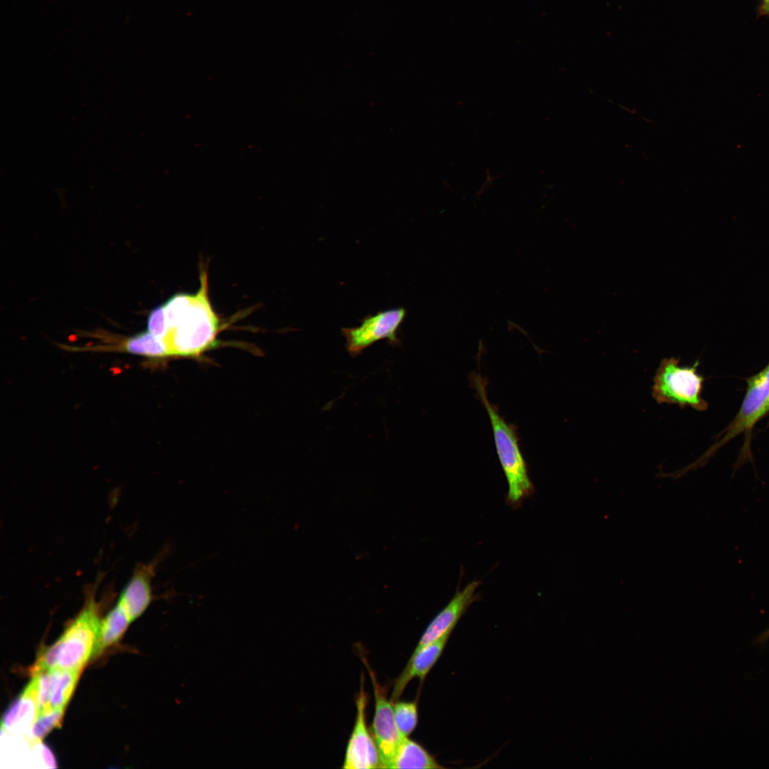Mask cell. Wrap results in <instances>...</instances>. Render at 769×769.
<instances>
[{
	"mask_svg": "<svg viewBox=\"0 0 769 769\" xmlns=\"http://www.w3.org/2000/svg\"><path fill=\"white\" fill-rule=\"evenodd\" d=\"M471 382L491 421L496 452L508 483L507 503L512 508H518L524 498L534 492V486L520 449L517 428L507 423L499 414L496 406L489 401L485 378L480 373L474 372Z\"/></svg>",
	"mask_w": 769,
	"mask_h": 769,
	"instance_id": "obj_1",
	"label": "cell"
},
{
	"mask_svg": "<svg viewBox=\"0 0 769 769\" xmlns=\"http://www.w3.org/2000/svg\"><path fill=\"white\" fill-rule=\"evenodd\" d=\"M95 590L86 596L85 605L59 639L38 656L45 669L81 671L93 656L101 621Z\"/></svg>",
	"mask_w": 769,
	"mask_h": 769,
	"instance_id": "obj_2",
	"label": "cell"
},
{
	"mask_svg": "<svg viewBox=\"0 0 769 769\" xmlns=\"http://www.w3.org/2000/svg\"><path fill=\"white\" fill-rule=\"evenodd\" d=\"M219 320L208 295L206 271L200 275V287L192 295L190 304L181 320L164 339L171 356H198L215 342Z\"/></svg>",
	"mask_w": 769,
	"mask_h": 769,
	"instance_id": "obj_3",
	"label": "cell"
},
{
	"mask_svg": "<svg viewBox=\"0 0 769 769\" xmlns=\"http://www.w3.org/2000/svg\"><path fill=\"white\" fill-rule=\"evenodd\" d=\"M698 365L696 361L691 367H681L679 358L663 359L654 377L653 398L659 404L706 410L708 404L701 397L704 379L697 373Z\"/></svg>",
	"mask_w": 769,
	"mask_h": 769,
	"instance_id": "obj_4",
	"label": "cell"
},
{
	"mask_svg": "<svg viewBox=\"0 0 769 769\" xmlns=\"http://www.w3.org/2000/svg\"><path fill=\"white\" fill-rule=\"evenodd\" d=\"M769 396V364L758 373L747 380L746 392L741 407L734 419L724 430V435L694 464H701L721 446L745 433L749 434L754 425L763 418V410Z\"/></svg>",
	"mask_w": 769,
	"mask_h": 769,
	"instance_id": "obj_5",
	"label": "cell"
},
{
	"mask_svg": "<svg viewBox=\"0 0 769 769\" xmlns=\"http://www.w3.org/2000/svg\"><path fill=\"white\" fill-rule=\"evenodd\" d=\"M405 315L404 308H391L367 315L358 327L342 328L341 332L347 352L352 356L358 355L381 340H387L392 345H399L397 333Z\"/></svg>",
	"mask_w": 769,
	"mask_h": 769,
	"instance_id": "obj_6",
	"label": "cell"
},
{
	"mask_svg": "<svg viewBox=\"0 0 769 769\" xmlns=\"http://www.w3.org/2000/svg\"><path fill=\"white\" fill-rule=\"evenodd\" d=\"M368 695L365 690L364 677H361L360 689L355 698L356 715L348 740L343 768H382L377 744L367 724L366 709Z\"/></svg>",
	"mask_w": 769,
	"mask_h": 769,
	"instance_id": "obj_7",
	"label": "cell"
},
{
	"mask_svg": "<svg viewBox=\"0 0 769 769\" xmlns=\"http://www.w3.org/2000/svg\"><path fill=\"white\" fill-rule=\"evenodd\" d=\"M360 656L368 671L373 687L375 713L371 732L379 750L382 768H387L403 737L397 727L393 702L387 699V689L380 684L375 671L362 653H360Z\"/></svg>",
	"mask_w": 769,
	"mask_h": 769,
	"instance_id": "obj_8",
	"label": "cell"
},
{
	"mask_svg": "<svg viewBox=\"0 0 769 769\" xmlns=\"http://www.w3.org/2000/svg\"><path fill=\"white\" fill-rule=\"evenodd\" d=\"M169 552L166 547L149 563L137 565L122 589L117 602L123 607L131 622L141 616L152 601V580L158 564Z\"/></svg>",
	"mask_w": 769,
	"mask_h": 769,
	"instance_id": "obj_9",
	"label": "cell"
},
{
	"mask_svg": "<svg viewBox=\"0 0 769 769\" xmlns=\"http://www.w3.org/2000/svg\"><path fill=\"white\" fill-rule=\"evenodd\" d=\"M480 585L481 582L475 580L468 583L462 590H456L449 602L429 624L413 653L418 652L449 631H453L470 605L478 600L476 590Z\"/></svg>",
	"mask_w": 769,
	"mask_h": 769,
	"instance_id": "obj_10",
	"label": "cell"
},
{
	"mask_svg": "<svg viewBox=\"0 0 769 769\" xmlns=\"http://www.w3.org/2000/svg\"><path fill=\"white\" fill-rule=\"evenodd\" d=\"M451 633L452 631H449L418 652L412 653L404 670L394 681L390 698L392 702L399 700L404 689L413 679L418 678L421 683L424 681L441 656Z\"/></svg>",
	"mask_w": 769,
	"mask_h": 769,
	"instance_id": "obj_11",
	"label": "cell"
},
{
	"mask_svg": "<svg viewBox=\"0 0 769 769\" xmlns=\"http://www.w3.org/2000/svg\"><path fill=\"white\" fill-rule=\"evenodd\" d=\"M37 714L36 691L31 680L19 696L6 711L2 721L1 729L8 731H21L33 725Z\"/></svg>",
	"mask_w": 769,
	"mask_h": 769,
	"instance_id": "obj_12",
	"label": "cell"
},
{
	"mask_svg": "<svg viewBox=\"0 0 769 769\" xmlns=\"http://www.w3.org/2000/svg\"><path fill=\"white\" fill-rule=\"evenodd\" d=\"M435 758L421 744L409 737H403L398 745L387 768L439 769Z\"/></svg>",
	"mask_w": 769,
	"mask_h": 769,
	"instance_id": "obj_13",
	"label": "cell"
},
{
	"mask_svg": "<svg viewBox=\"0 0 769 769\" xmlns=\"http://www.w3.org/2000/svg\"><path fill=\"white\" fill-rule=\"evenodd\" d=\"M132 622L123 607L116 602L114 607L101 620L93 656L100 654L107 647L117 642Z\"/></svg>",
	"mask_w": 769,
	"mask_h": 769,
	"instance_id": "obj_14",
	"label": "cell"
},
{
	"mask_svg": "<svg viewBox=\"0 0 769 769\" xmlns=\"http://www.w3.org/2000/svg\"><path fill=\"white\" fill-rule=\"evenodd\" d=\"M80 671L61 669H51V678L47 708L64 709L73 694Z\"/></svg>",
	"mask_w": 769,
	"mask_h": 769,
	"instance_id": "obj_15",
	"label": "cell"
},
{
	"mask_svg": "<svg viewBox=\"0 0 769 769\" xmlns=\"http://www.w3.org/2000/svg\"><path fill=\"white\" fill-rule=\"evenodd\" d=\"M121 348L129 353L152 358L171 357L165 340L155 336L148 330L127 339Z\"/></svg>",
	"mask_w": 769,
	"mask_h": 769,
	"instance_id": "obj_16",
	"label": "cell"
},
{
	"mask_svg": "<svg viewBox=\"0 0 769 769\" xmlns=\"http://www.w3.org/2000/svg\"><path fill=\"white\" fill-rule=\"evenodd\" d=\"M394 716L397 727L402 737H409L418 723L417 701L393 702Z\"/></svg>",
	"mask_w": 769,
	"mask_h": 769,
	"instance_id": "obj_17",
	"label": "cell"
},
{
	"mask_svg": "<svg viewBox=\"0 0 769 769\" xmlns=\"http://www.w3.org/2000/svg\"><path fill=\"white\" fill-rule=\"evenodd\" d=\"M64 709L46 708L37 713L31 726L36 741L43 738L51 730L61 723Z\"/></svg>",
	"mask_w": 769,
	"mask_h": 769,
	"instance_id": "obj_18",
	"label": "cell"
},
{
	"mask_svg": "<svg viewBox=\"0 0 769 769\" xmlns=\"http://www.w3.org/2000/svg\"><path fill=\"white\" fill-rule=\"evenodd\" d=\"M192 295L177 293L172 296L164 305L169 333L175 328L187 310Z\"/></svg>",
	"mask_w": 769,
	"mask_h": 769,
	"instance_id": "obj_19",
	"label": "cell"
},
{
	"mask_svg": "<svg viewBox=\"0 0 769 769\" xmlns=\"http://www.w3.org/2000/svg\"><path fill=\"white\" fill-rule=\"evenodd\" d=\"M147 329L150 333L159 338L164 340L167 336L169 328L163 305L154 308L149 314Z\"/></svg>",
	"mask_w": 769,
	"mask_h": 769,
	"instance_id": "obj_20",
	"label": "cell"
},
{
	"mask_svg": "<svg viewBox=\"0 0 769 769\" xmlns=\"http://www.w3.org/2000/svg\"><path fill=\"white\" fill-rule=\"evenodd\" d=\"M769 639V628L764 631L757 639L758 643H763Z\"/></svg>",
	"mask_w": 769,
	"mask_h": 769,
	"instance_id": "obj_21",
	"label": "cell"
},
{
	"mask_svg": "<svg viewBox=\"0 0 769 769\" xmlns=\"http://www.w3.org/2000/svg\"><path fill=\"white\" fill-rule=\"evenodd\" d=\"M769 412V396L767 399L766 403L763 410V417Z\"/></svg>",
	"mask_w": 769,
	"mask_h": 769,
	"instance_id": "obj_22",
	"label": "cell"
},
{
	"mask_svg": "<svg viewBox=\"0 0 769 769\" xmlns=\"http://www.w3.org/2000/svg\"><path fill=\"white\" fill-rule=\"evenodd\" d=\"M764 1H765V2H764L765 9V10L769 11V0H764Z\"/></svg>",
	"mask_w": 769,
	"mask_h": 769,
	"instance_id": "obj_23",
	"label": "cell"
}]
</instances>
